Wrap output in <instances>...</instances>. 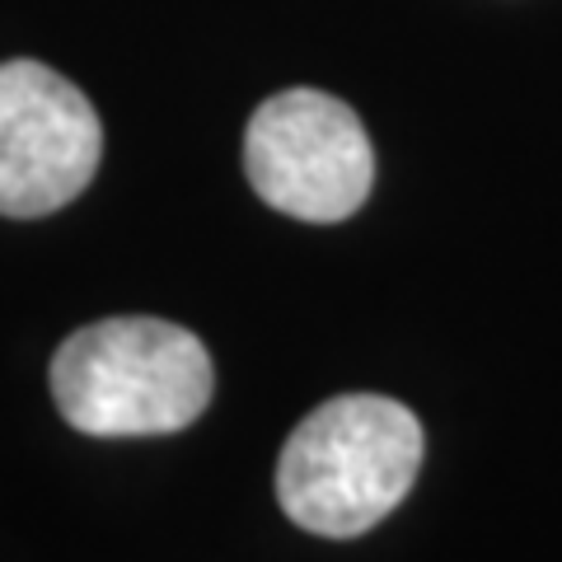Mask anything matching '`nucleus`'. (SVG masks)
Masks as SVG:
<instances>
[{
    "label": "nucleus",
    "mask_w": 562,
    "mask_h": 562,
    "mask_svg": "<svg viewBox=\"0 0 562 562\" xmlns=\"http://www.w3.org/2000/svg\"><path fill=\"white\" fill-rule=\"evenodd\" d=\"M244 173L281 216L333 225L371 198L375 150L342 99L324 90H281L249 117Z\"/></svg>",
    "instance_id": "nucleus-3"
},
{
    "label": "nucleus",
    "mask_w": 562,
    "mask_h": 562,
    "mask_svg": "<svg viewBox=\"0 0 562 562\" xmlns=\"http://www.w3.org/2000/svg\"><path fill=\"white\" fill-rule=\"evenodd\" d=\"M216 390L198 333L117 314L70 333L52 357V403L85 436H169L192 427Z\"/></svg>",
    "instance_id": "nucleus-2"
},
{
    "label": "nucleus",
    "mask_w": 562,
    "mask_h": 562,
    "mask_svg": "<svg viewBox=\"0 0 562 562\" xmlns=\"http://www.w3.org/2000/svg\"><path fill=\"white\" fill-rule=\"evenodd\" d=\"M422 469V422L384 394L319 403L286 436L277 460V502L301 530L357 539L408 497Z\"/></svg>",
    "instance_id": "nucleus-1"
},
{
    "label": "nucleus",
    "mask_w": 562,
    "mask_h": 562,
    "mask_svg": "<svg viewBox=\"0 0 562 562\" xmlns=\"http://www.w3.org/2000/svg\"><path fill=\"white\" fill-rule=\"evenodd\" d=\"M99 160L94 103L43 61H0V216L38 221L70 206Z\"/></svg>",
    "instance_id": "nucleus-4"
}]
</instances>
